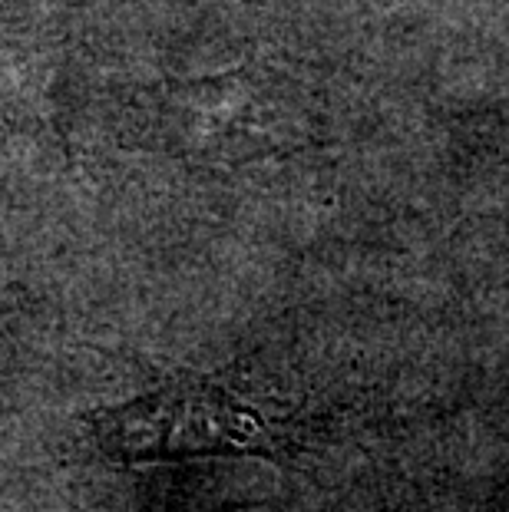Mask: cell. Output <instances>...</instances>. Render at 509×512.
<instances>
[{"label": "cell", "instance_id": "cell-1", "mask_svg": "<svg viewBox=\"0 0 509 512\" xmlns=\"http://www.w3.org/2000/svg\"><path fill=\"white\" fill-rule=\"evenodd\" d=\"M90 430L106 456L146 463L242 446L252 423L235 403L209 390H166L93 413Z\"/></svg>", "mask_w": 509, "mask_h": 512}]
</instances>
